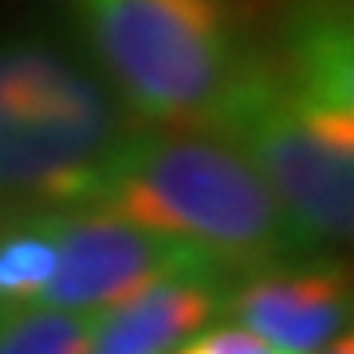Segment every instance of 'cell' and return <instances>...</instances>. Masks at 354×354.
I'll use <instances>...</instances> for the list:
<instances>
[{"instance_id": "8992f818", "label": "cell", "mask_w": 354, "mask_h": 354, "mask_svg": "<svg viewBox=\"0 0 354 354\" xmlns=\"http://www.w3.org/2000/svg\"><path fill=\"white\" fill-rule=\"evenodd\" d=\"M225 315L283 354H315L351 330V264L311 252L244 272L228 283Z\"/></svg>"}, {"instance_id": "52a82bcc", "label": "cell", "mask_w": 354, "mask_h": 354, "mask_svg": "<svg viewBox=\"0 0 354 354\" xmlns=\"http://www.w3.org/2000/svg\"><path fill=\"white\" fill-rule=\"evenodd\" d=\"M232 276L221 268H185L91 315L87 354H169L205 335L225 311Z\"/></svg>"}, {"instance_id": "7c38bea8", "label": "cell", "mask_w": 354, "mask_h": 354, "mask_svg": "<svg viewBox=\"0 0 354 354\" xmlns=\"http://www.w3.org/2000/svg\"><path fill=\"white\" fill-rule=\"evenodd\" d=\"M315 354H354V342H351V330H342L339 339H330L323 351H315Z\"/></svg>"}, {"instance_id": "4fadbf2b", "label": "cell", "mask_w": 354, "mask_h": 354, "mask_svg": "<svg viewBox=\"0 0 354 354\" xmlns=\"http://www.w3.org/2000/svg\"><path fill=\"white\" fill-rule=\"evenodd\" d=\"M169 354H205V351H201V342H197V346H181V351H169Z\"/></svg>"}, {"instance_id": "7a4b0ae2", "label": "cell", "mask_w": 354, "mask_h": 354, "mask_svg": "<svg viewBox=\"0 0 354 354\" xmlns=\"http://www.w3.org/2000/svg\"><path fill=\"white\" fill-rule=\"evenodd\" d=\"M91 205L189 244L232 279L311 256L268 181L216 127H138Z\"/></svg>"}, {"instance_id": "8fae6325", "label": "cell", "mask_w": 354, "mask_h": 354, "mask_svg": "<svg viewBox=\"0 0 354 354\" xmlns=\"http://www.w3.org/2000/svg\"><path fill=\"white\" fill-rule=\"evenodd\" d=\"M201 351L205 354H283L276 346H268L264 339L248 335L244 327H209L201 335Z\"/></svg>"}, {"instance_id": "3957f363", "label": "cell", "mask_w": 354, "mask_h": 354, "mask_svg": "<svg viewBox=\"0 0 354 354\" xmlns=\"http://www.w3.org/2000/svg\"><path fill=\"white\" fill-rule=\"evenodd\" d=\"M134 130L91 59L36 32H0L4 213L91 205Z\"/></svg>"}, {"instance_id": "9c48e42d", "label": "cell", "mask_w": 354, "mask_h": 354, "mask_svg": "<svg viewBox=\"0 0 354 354\" xmlns=\"http://www.w3.org/2000/svg\"><path fill=\"white\" fill-rule=\"evenodd\" d=\"M91 315L64 307H0V354H87Z\"/></svg>"}, {"instance_id": "5b68a950", "label": "cell", "mask_w": 354, "mask_h": 354, "mask_svg": "<svg viewBox=\"0 0 354 354\" xmlns=\"http://www.w3.org/2000/svg\"><path fill=\"white\" fill-rule=\"evenodd\" d=\"M48 225L55 236V272L36 304L64 307L75 315H95L127 299L130 291L185 268H216L189 244L158 236L95 205L55 209L48 213Z\"/></svg>"}, {"instance_id": "30bf717a", "label": "cell", "mask_w": 354, "mask_h": 354, "mask_svg": "<svg viewBox=\"0 0 354 354\" xmlns=\"http://www.w3.org/2000/svg\"><path fill=\"white\" fill-rule=\"evenodd\" d=\"M252 32H268L295 20H351L354 0H236Z\"/></svg>"}, {"instance_id": "ba28073f", "label": "cell", "mask_w": 354, "mask_h": 354, "mask_svg": "<svg viewBox=\"0 0 354 354\" xmlns=\"http://www.w3.org/2000/svg\"><path fill=\"white\" fill-rule=\"evenodd\" d=\"M55 272V236L48 213H8L0 228V307L36 304Z\"/></svg>"}, {"instance_id": "277c9868", "label": "cell", "mask_w": 354, "mask_h": 354, "mask_svg": "<svg viewBox=\"0 0 354 354\" xmlns=\"http://www.w3.org/2000/svg\"><path fill=\"white\" fill-rule=\"evenodd\" d=\"M83 48L138 127H209L252 51L236 0H75Z\"/></svg>"}, {"instance_id": "6da1fadb", "label": "cell", "mask_w": 354, "mask_h": 354, "mask_svg": "<svg viewBox=\"0 0 354 354\" xmlns=\"http://www.w3.org/2000/svg\"><path fill=\"white\" fill-rule=\"evenodd\" d=\"M209 127L244 150L311 252H330L351 241V20H299L252 36L248 64Z\"/></svg>"}]
</instances>
